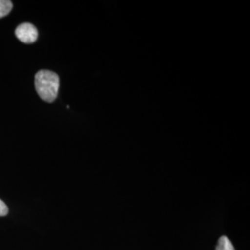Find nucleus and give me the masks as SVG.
I'll use <instances>...</instances> for the list:
<instances>
[{"instance_id":"nucleus-5","label":"nucleus","mask_w":250,"mask_h":250,"mask_svg":"<svg viewBox=\"0 0 250 250\" xmlns=\"http://www.w3.org/2000/svg\"><path fill=\"white\" fill-rule=\"evenodd\" d=\"M9 213V208L7 205L0 199V217L6 216Z\"/></svg>"},{"instance_id":"nucleus-3","label":"nucleus","mask_w":250,"mask_h":250,"mask_svg":"<svg viewBox=\"0 0 250 250\" xmlns=\"http://www.w3.org/2000/svg\"><path fill=\"white\" fill-rule=\"evenodd\" d=\"M215 250H235L233 246H232V242L229 240V238L227 236H221L219 241H218V245L216 247Z\"/></svg>"},{"instance_id":"nucleus-4","label":"nucleus","mask_w":250,"mask_h":250,"mask_svg":"<svg viewBox=\"0 0 250 250\" xmlns=\"http://www.w3.org/2000/svg\"><path fill=\"white\" fill-rule=\"evenodd\" d=\"M13 4L9 0H0V19L7 16L11 11Z\"/></svg>"},{"instance_id":"nucleus-1","label":"nucleus","mask_w":250,"mask_h":250,"mask_svg":"<svg viewBox=\"0 0 250 250\" xmlns=\"http://www.w3.org/2000/svg\"><path fill=\"white\" fill-rule=\"evenodd\" d=\"M36 90L39 97L46 102H53L58 97L60 88V78L57 73L42 70L35 77Z\"/></svg>"},{"instance_id":"nucleus-2","label":"nucleus","mask_w":250,"mask_h":250,"mask_svg":"<svg viewBox=\"0 0 250 250\" xmlns=\"http://www.w3.org/2000/svg\"><path fill=\"white\" fill-rule=\"evenodd\" d=\"M15 36L24 44H33L38 38V32L36 27L31 23H21L15 30Z\"/></svg>"}]
</instances>
